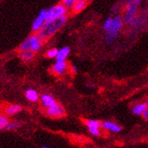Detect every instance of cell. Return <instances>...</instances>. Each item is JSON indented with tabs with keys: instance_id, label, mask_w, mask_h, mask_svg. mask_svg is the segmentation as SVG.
Returning <instances> with one entry per match:
<instances>
[{
	"instance_id": "d6986e66",
	"label": "cell",
	"mask_w": 148,
	"mask_h": 148,
	"mask_svg": "<svg viewBox=\"0 0 148 148\" xmlns=\"http://www.w3.org/2000/svg\"><path fill=\"white\" fill-rule=\"evenodd\" d=\"M124 3L123 2H119V3H116L113 5L112 7V10H111V12H112L113 14H121L123 9H124Z\"/></svg>"
},
{
	"instance_id": "8fae6325",
	"label": "cell",
	"mask_w": 148,
	"mask_h": 148,
	"mask_svg": "<svg viewBox=\"0 0 148 148\" xmlns=\"http://www.w3.org/2000/svg\"><path fill=\"white\" fill-rule=\"evenodd\" d=\"M101 127L105 130H108L109 132L113 133H119L122 131V127L119 125H117L115 122L112 121H104L101 122Z\"/></svg>"
},
{
	"instance_id": "484cf974",
	"label": "cell",
	"mask_w": 148,
	"mask_h": 148,
	"mask_svg": "<svg viewBox=\"0 0 148 148\" xmlns=\"http://www.w3.org/2000/svg\"><path fill=\"white\" fill-rule=\"evenodd\" d=\"M41 148H50V147H48V146H42V147H41Z\"/></svg>"
},
{
	"instance_id": "603a6c76",
	"label": "cell",
	"mask_w": 148,
	"mask_h": 148,
	"mask_svg": "<svg viewBox=\"0 0 148 148\" xmlns=\"http://www.w3.org/2000/svg\"><path fill=\"white\" fill-rule=\"evenodd\" d=\"M142 117L144 118L145 120H148V106H147L146 109L145 110V112L143 113V115H142Z\"/></svg>"
},
{
	"instance_id": "277c9868",
	"label": "cell",
	"mask_w": 148,
	"mask_h": 148,
	"mask_svg": "<svg viewBox=\"0 0 148 148\" xmlns=\"http://www.w3.org/2000/svg\"><path fill=\"white\" fill-rule=\"evenodd\" d=\"M42 43H43V40L41 39L39 35L36 33H34L29 35L27 38L21 43L19 48H20V51L28 50V51H34V53H37V51H39L42 49Z\"/></svg>"
},
{
	"instance_id": "52a82bcc",
	"label": "cell",
	"mask_w": 148,
	"mask_h": 148,
	"mask_svg": "<svg viewBox=\"0 0 148 148\" xmlns=\"http://www.w3.org/2000/svg\"><path fill=\"white\" fill-rule=\"evenodd\" d=\"M85 125L90 132V134L94 136H99L101 134V122L95 119L85 120Z\"/></svg>"
},
{
	"instance_id": "4316f807",
	"label": "cell",
	"mask_w": 148,
	"mask_h": 148,
	"mask_svg": "<svg viewBox=\"0 0 148 148\" xmlns=\"http://www.w3.org/2000/svg\"><path fill=\"white\" fill-rule=\"evenodd\" d=\"M124 1H125V2H127V1H129V0H124Z\"/></svg>"
},
{
	"instance_id": "9a60e30c",
	"label": "cell",
	"mask_w": 148,
	"mask_h": 148,
	"mask_svg": "<svg viewBox=\"0 0 148 148\" xmlns=\"http://www.w3.org/2000/svg\"><path fill=\"white\" fill-rule=\"evenodd\" d=\"M71 53V48L69 46H64L61 49H58V53L55 57L56 61H66V59Z\"/></svg>"
},
{
	"instance_id": "ffe728a7",
	"label": "cell",
	"mask_w": 148,
	"mask_h": 148,
	"mask_svg": "<svg viewBox=\"0 0 148 148\" xmlns=\"http://www.w3.org/2000/svg\"><path fill=\"white\" fill-rule=\"evenodd\" d=\"M9 121L10 120H9L8 116H7L5 114V115H3V114L0 115V129L4 130V128L6 127L7 124L9 123Z\"/></svg>"
},
{
	"instance_id": "6da1fadb",
	"label": "cell",
	"mask_w": 148,
	"mask_h": 148,
	"mask_svg": "<svg viewBox=\"0 0 148 148\" xmlns=\"http://www.w3.org/2000/svg\"><path fill=\"white\" fill-rule=\"evenodd\" d=\"M124 23L122 14H111L103 23V30L105 33V42L107 44H112L116 42L119 33L123 28Z\"/></svg>"
},
{
	"instance_id": "d4e9b609",
	"label": "cell",
	"mask_w": 148,
	"mask_h": 148,
	"mask_svg": "<svg viewBox=\"0 0 148 148\" xmlns=\"http://www.w3.org/2000/svg\"><path fill=\"white\" fill-rule=\"evenodd\" d=\"M86 86H87L88 88H95V84H93V83H87V84H86Z\"/></svg>"
},
{
	"instance_id": "44dd1931",
	"label": "cell",
	"mask_w": 148,
	"mask_h": 148,
	"mask_svg": "<svg viewBox=\"0 0 148 148\" xmlns=\"http://www.w3.org/2000/svg\"><path fill=\"white\" fill-rule=\"evenodd\" d=\"M57 53H58V49L57 48H51V49H49V50L46 51L45 57L46 58H49V59H53V58L56 57Z\"/></svg>"
},
{
	"instance_id": "30bf717a",
	"label": "cell",
	"mask_w": 148,
	"mask_h": 148,
	"mask_svg": "<svg viewBox=\"0 0 148 148\" xmlns=\"http://www.w3.org/2000/svg\"><path fill=\"white\" fill-rule=\"evenodd\" d=\"M40 101H41V105L43 108H47L51 106H53L56 104V100L50 94H42L40 96Z\"/></svg>"
},
{
	"instance_id": "e0dca14e",
	"label": "cell",
	"mask_w": 148,
	"mask_h": 148,
	"mask_svg": "<svg viewBox=\"0 0 148 148\" xmlns=\"http://www.w3.org/2000/svg\"><path fill=\"white\" fill-rule=\"evenodd\" d=\"M25 98L28 101L30 102H36L40 99V95L34 88H28L25 93Z\"/></svg>"
},
{
	"instance_id": "cb8c5ba5",
	"label": "cell",
	"mask_w": 148,
	"mask_h": 148,
	"mask_svg": "<svg viewBox=\"0 0 148 148\" xmlns=\"http://www.w3.org/2000/svg\"><path fill=\"white\" fill-rule=\"evenodd\" d=\"M71 71L73 74H76L78 72V68H77V66L75 65H72L71 67Z\"/></svg>"
},
{
	"instance_id": "4fadbf2b",
	"label": "cell",
	"mask_w": 148,
	"mask_h": 148,
	"mask_svg": "<svg viewBox=\"0 0 148 148\" xmlns=\"http://www.w3.org/2000/svg\"><path fill=\"white\" fill-rule=\"evenodd\" d=\"M147 106H148V103L146 102L137 103V104H135L131 108V112L135 116H142L143 113L145 112V110L146 109Z\"/></svg>"
},
{
	"instance_id": "8992f818",
	"label": "cell",
	"mask_w": 148,
	"mask_h": 148,
	"mask_svg": "<svg viewBox=\"0 0 148 148\" xmlns=\"http://www.w3.org/2000/svg\"><path fill=\"white\" fill-rule=\"evenodd\" d=\"M44 114L51 118H61L63 117L66 114L65 108L59 103H56L53 106L44 108Z\"/></svg>"
},
{
	"instance_id": "7402d4cb",
	"label": "cell",
	"mask_w": 148,
	"mask_h": 148,
	"mask_svg": "<svg viewBox=\"0 0 148 148\" xmlns=\"http://www.w3.org/2000/svg\"><path fill=\"white\" fill-rule=\"evenodd\" d=\"M76 0H62V5L67 8L68 10H71L72 8V6L74 5V3H75Z\"/></svg>"
},
{
	"instance_id": "ba28073f",
	"label": "cell",
	"mask_w": 148,
	"mask_h": 148,
	"mask_svg": "<svg viewBox=\"0 0 148 148\" xmlns=\"http://www.w3.org/2000/svg\"><path fill=\"white\" fill-rule=\"evenodd\" d=\"M46 22V9H42L32 24V31L37 33Z\"/></svg>"
},
{
	"instance_id": "7a4b0ae2",
	"label": "cell",
	"mask_w": 148,
	"mask_h": 148,
	"mask_svg": "<svg viewBox=\"0 0 148 148\" xmlns=\"http://www.w3.org/2000/svg\"><path fill=\"white\" fill-rule=\"evenodd\" d=\"M67 21H68L67 14L62 16L59 18L53 19V20L46 21L45 24L42 25V27L36 34H38L40 38L42 39L43 41L48 40L51 37H53L57 32L60 31L66 25Z\"/></svg>"
},
{
	"instance_id": "9c48e42d",
	"label": "cell",
	"mask_w": 148,
	"mask_h": 148,
	"mask_svg": "<svg viewBox=\"0 0 148 148\" xmlns=\"http://www.w3.org/2000/svg\"><path fill=\"white\" fill-rule=\"evenodd\" d=\"M67 70H68V63L66 61H56L51 68V71L53 72V74L57 76L63 75L67 71Z\"/></svg>"
},
{
	"instance_id": "5bb4252c",
	"label": "cell",
	"mask_w": 148,
	"mask_h": 148,
	"mask_svg": "<svg viewBox=\"0 0 148 148\" xmlns=\"http://www.w3.org/2000/svg\"><path fill=\"white\" fill-rule=\"evenodd\" d=\"M22 110H23V108H22L20 105H18V104H13V105L7 106L5 108V114L7 116H16L18 113H20Z\"/></svg>"
},
{
	"instance_id": "7c38bea8",
	"label": "cell",
	"mask_w": 148,
	"mask_h": 148,
	"mask_svg": "<svg viewBox=\"0 0 148 148\" xmlns=\"http://www.w3.org/2000/svg\"><path fill=\"white\" fill-rule=\"evenodd\" d=\"M88 4V0H76L71 10L73 14H79L86 8Z\"/></svg>"
},
{
	"instance_id": "5b68a950",
	"label": "cell",
	"mask_w": 148,
	"mask_h": 148,
	"mask_svg": "<svg viewBox=\"0 0 148 148\" xmlns=\"http://www.w3.org/2000/svg\"><path fill=\"white\" fill-rule=\"evenodd\" d=\"M67 12L68 9L62 4L53 5L50 8L46 9V21L53 20L62 16H65V14H67Z\"/></svg>"
},
{
	"instance_id": "ac0fdd59",
	"label": "cell",
	"mask_w": 148,
	"mask_h": 148,
	"mask_svg": "<svg viewBox=\"0 0 148 148\" xmlns=\"http://www.w3.org/2000/svg\"><path fill=\"white\" fill-rule=\"evenodd\" d=\"M22 127V123L18 120H13L9 121V123L7 124L6 127L4 128L5 131H14V130H17Z\"/></svg>"
},
{
	"instance_id": "3957f363",
	"label": "cell",
	"mask_w": 148,
	"mask_h": 148,
	"mask_svg": "<svg viewBox=\"0 0 148 148\" xmlns=\"http://www.w3.org/2000/svg\"><path fill=\"white\" fill-rule=\"evenodd\" d=\"M143 1L144 0H129V1L125 3L124 9L121 14L124 25H131V23L134 21L137 14L139 13Z\"/></svg>"
},
{
	"instance_id": "2e32d148",
	"label": "cell",
	"mask_w": 148,
	"mask_h": 148,
	"mask_svg": "<svg viewBox=\"0 0 148 148\" xmlns=\"http://www.w3.org/2000/svg\"><path fill=\"white\" fill-rule=\"evenodd\" d=\"M35 53L32 51H28V50H24V51H20L19 57L21 59V61L23 62H30L34 60Z\"/></svg>"
}]
</instances>
